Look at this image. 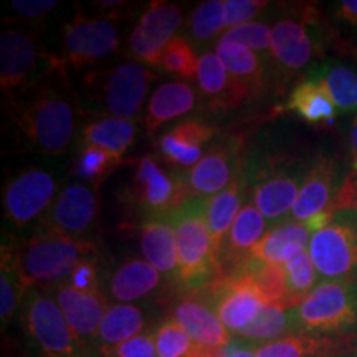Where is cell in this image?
<instances>
[{"instance_id":"12","label":"cell","mask_w":357,"mask_h":357,"mask_svg":"<svg viewBox=\"0 0 357 357\" xmlns=\"http://www.w3.org/2000/svg\"><path fill=\"white\" fill-rule=\"evenodd\" d=\"M121 50V35L114 20L77 13L63 26L60 60L70 73L96 68Z\"/></svg>"},{"instance_id":"41","label":"cell","mask_w":357,"mask_h":357,"mask_svg":"<svg viewBox=\"0 0 357 357\" xmlns=\"http://www.w3.org/2000/svg\"><path fill=\"white\" fill-rule=\"evenodd\" d=\"M199 58L192 43L182 35H176L169 42L166 52H164L160 70L169 75L181 78L182 82H189L197 77Z\"/></svg>"},{"instance_id":"20","label":"cell","mask_w":357,"mask_h":357,"mask_svg":"<svg viewBox=\"0 0 357 357\" xmlns=\"http://www.w3.org/2000/svg\"><path fill=\"white\" fill-rule=\"evenodd\" d=\"M169 316H172L192 341L204 349L223 351L234 337L202 291L181 294L174 301Z\"/></svg>"},{"instance_id":"40","label":"cell","mask_w":357,"mask_h":357,"mask_svg":"<svg viewBox=\"0 0 357 357\" xmlns=\"http://www.w3.org/2000/svg\"><path fill=\"white\" fill-rule=\"evenodd\" d=\"M154 341L158 357H190L197 349V344L189 334L169 314L160 318L154 326Z\"/></svg>"},{"instance_id":"38","label":"cell","mask_w":357,"mask_h":357,"mask_svg":"<svg viewBox=\"0 0 357 357\" xmlns=\"http://www.w3.org/2000/svg\"><path fill=\"white\" fill-rule=\"evenodd\" d=\"M284 281H287L288 307L298 306L321 283L318 271L312 263L307 248L301 250L283 265Z\"/></svg>"},{"instance_id":"23","label":"cell","mask_w":357,"mask_h":357,"mask_svg":"<svg viewBox=\"0 0 357 357\" xmlns=\"http://www.w3.org/2000/svg\"><path fill=\"white\" fill-rule=\"evenodd\" d=\"M215 134L217 129L204 119H184L160 136L159 153L171 166L194 167L204 158V146L213 141Z\"/></svg>"},{"instance_id":"8","label":"cell","mask_w":357,"mask_h":357,"mask_svg":"<svg viewBox=\"0 0 357 357\" xmlns=\"http://www.w3.org/2000/svg\"><path fill=\"white\" fill-rule=\"evenodd\" d=\"M19 321L30 357H86L50 289H29Z\"/></svg>"},{"instance_id":"6","label":"cell","mask_w":357,"mask_h":357,"mask_svg":"<svg viewBox=\"0 0 357 357\" xmlns=\"http://www.w3.org/2000/svg\"><path fill=\"white\" fill-rule=\"evenodd\" d=\"M289 311L294 334L357 339V278L321 281Z\"/></svg>"},{"instance_id":"27","label":"cell","mask_w":357,"mask_h":357,"mask_svg":"<svg viewBox=\"0 0 357 357\" xmlns=\"http://www.w3.org/2000/svg\"><path fill=\"white\" fill-rule=\"evenodd\" d=\"M149 326V310L144 305H109L98 333L93 357H101L121 342L146 333Z\"/></svg>"},{"instance_id":"10","label":"cell","mask_w":357,"mask_h":357,"mask_svg":"<svg viewBox=\"0 0 357 357\" xmlns=\"http://www.w3.org/2000/svg\"><path fill=\"white\" fill-rule=\"evenodd\" d=\"M61 176L58 167L29 166L19 169L3 184V218L20 230L42 220L60 194Z\"/></svg>"},{"instance_id":"50","label":"cell","mask_w":357,"mask_h":357,"mask_svg":"<svg viewBox=\"0 0 357 357\" xmlns=\"http://www.w3.org/2000/svg\"><path fill=\"white\" fill-rule=\"evenodd\" d=\"M190 357H225L223 356V351H212V349H204V347H199L192 352Z\"/></svg>"},{"instance_id":"17","label":"cell","mask_w":357,"mask_h":357,"mask_svg":"<svg viewBox=\"0 0 357 357\" xmlns=\"http://www.w3.org/2000/svg\"><path fill=\"white\" fill-rule=\"evenodd\" d=\"M245 153L242 141L223 137L208 146L204 158L185 174L187 187L192 197H212L225 190L245 171Z\"/></svg>"},{"instance_id":"24","label":"cell","mask_w":357,"mask_h":357,"mask_svg":"<svg viewBox=\"0 0 357 357\" xmlns=\"http://www.w3.org/2000/svg\"><path fill=\"white\" fill-rule=\"evenodd\" d=\"M164 276L155 268L141 258H132L119 265L109 275L106 291L118 305H132L144 301L162 288Z\"/></svg>"},{"instance_id":"25","label":"cell","mask_w":357,"mask_h":357,"mask_svg":"<svg viewBox=\"0 0 357 357\" xmlns=\"http://www.w3.org/2000/svg\"><path fill=\"white\" fill-rule=\"evenodd\" d=\"M141 250L146 261L177 289L178 255L176 231L167 218H149L139 225Z\"/></svg>"},{"instance_id":"2","label":"cell","mask_w":357,"mask_h":357,"mask_svg":"<svg viewBox=\"0 0 357 357\" xmlns=\"http://www.w3.org/2000/svg\"><path fill=\"white\" fill-rule=\"evenodd\" d=\"M154 79L151 66L124 60L83 71L75 88L84 114L136 121Z\"/></svg>"},{"instance_id":"34","label":"cell","mask_w":357,"mask_h":357,"mask_svg":"<svg viewBox=\"0 0 357 357\" xmlns=\"http://www.w3.org/2000/svg\"><path fill=\"white\" fill-rule=\"evenodd\" d=\"M306 78L323 84L337 113L357 114V71L354 68L336 61H324L307 71Z\"/></svg>"},{"instance_id":"48","label":"cell","mask_w":357,"mask_h":357,"mask_svg":"<svg viewBox=\"0 0 357 357\" xmlns=\"http://www.w3.org/2000/svg\"><path fill=\"white\" fill-rule=\"evenodd\" d=\"M225 357H255V346L243 339L231 337V342L223 349Z\"/></svg>"},{"instance_id":"49","label":"cell","mask_w":357,"mask_h":357,"mask_svg":"<svg viewBox=\"0 0 357 357\" xmlns=\"http://www.w3.org/2000/svg\"><path fill=\"white\" fill-rule=\"evenodd\" d=\"M349 146H351V164L352 172L357 176V114L352 119V126L349 132Z\"/></svg>"},{"instance_id":"26","label":"cell","mask_w":357,"mask_h":357,"mask_svg":"<svg viewBox=\"0 0 357 357\" xmlns=\"http://www.w3.org/2000/svg\"><path fill=\"white\" fill-rule=\"evenodd\" d=\"M199 95L189 83L167 82L162 83L151 95L144 114L146 132L154 134L164 124L192 113L197 106Z\"/></svg>"},{"instance_id":"7","label":"cell","mask_w":357,"mask_h":357,"mask_svg":"<svg viewBox=\"0 0 357 357\" xmlns=\"http://www.w3.org/2000/svg\"><path fill=\"white\" fill-rule=\"evenodd\" d=\"M65 68L35 37L20 29H8L0 37V89L6 102L15 101Z\"/></svg>"},{"instance_id":"29","label":"cell","mask_w":357,"mask_h":357,"mask_svg":"<svg viewBox=\"0 0 357 357\" xmlns=\"http://www.w3.org/2000/svg\"><path fill=\"white\" fill-rule=\"evenodd\" d=\"M314 234L310 222H283L271 227L261 242L250 253V258L268 265H284L301 250L307 248L311 235Z\"/></svg>"},{"instance_id":"28","label":"cell","mask_w":357,"mask_h":357,"mask_svg":"<svg viewBox=\"0 0 357 357\" xmlns=\"http://www.w3.org/2000/svg\"><path fill=\"white\" fill-rule=\"evenodd\" d=\"M357 351V339L289 334L255 346V357H333Z\"/></svg>"},{"instance_id":"43","label":"cell","mask_w":357,"mask_h":357,"mask_svg":"<svg viewBox=\"0 0 357 357\" xmlns=\"http://www.w3.org/2000/svg\"><path fill=\"white\" fill-rule=\"evenodd\" d=\"M68 287L79 289V291H105L102 288V271H101V258H88V260L79 261L77 268L71 271L68 280L65 281Z\"/></svg>"},{"instance_id":"46","label":"cell","mask_w":357,"mask_h":357,"mask_svg":"<svg viewBox=\"0 0 357 357\" xmlns=\"http://www.w3.org/2000/svg\"><path fill=\"white\" fill-rule=\"evenodd\" d=\"M12 10L24 22H42L58 7L56 0H13Z\"/></svg>"},{"instance_id":"16","label":"cell","mask_w":357,"mask_h":357,"mask_svg":"<svg viewBox=\"0 0 357 357\" xmlns=\"http://www.w3.org/2000/svg\"><path fill=\"white\" fill-rule=\"evenodd\" d=\"M182 24H184V12L176 3H149L129 33V53L139 63L160 68L164 52Z\"/></svg>"},{"instance_id":"47","label":"cell","mask_w":357,"mask_h":357,"mask_svg":"<svg viewBox=\"0 0 357 357\" xmlns=\"http://www.w3.org/2000/svg\"><path fill=\"white\" fill-rule=\"evenodd\" d=\"M334 17L339 22L357 26V0H341L334 3Z\"/></svg>"},{"instance_id":"35","label":"cell","mask_w":357,"mask_h":357,"mask_svg":"<svg viewBox=\"0 0 357 357\" xmlns=\"http://www.w3.org/2000/svg\"><path fill=\"white\" fill-rule=\"evenodd\" d=\"M136 141V121L121 118H96L84 123L79 132L82 144H93L123 155Z\"/></svg>"},{"instance_id":"33","label":"cell","mask_w":357,"mask_h":357,"mask_svg":"<svg viewBox=\"0 0 357 357\" xmlns=\"http://www.w3.org/2000/svg\"><path fill=\"white\" fill-rule=\"evenodd\" d=\"M284 109L298 114L312 126H331L337 116L336 106L326 88L311 78L301 79L291 89Z\"/></svg>"},{"instance_id":"51","label":"cell","mask_w":357,"mask_h":357,"mask_svg":"<svg viewBox=\"0 0 357 357\" xmlns=\"http://www.w3.org/2000/svg\"><path fill=\"white\" fill-rule=\"evenodd\" d=\"M333 357H357V351H356V352H347V354H339V356H333Z\"/></svg>"},{"instance_id":"14","label":"cell","mask_w":357,"mask_h":357,"mask_svg":"<svg viewBox=\"0 0 357 357\" xmlns=\"http://www.w3.org/2000/svg\"><path fill=\"white\" fill-rule=\"evenodd\" d=\"M200 291L234 337L247 329L263 307L270 305L257 281L247 271L217 276L207 288Z\"/></svg>"},{"instance_id":"31","label":"cell","mask_w":357,"mask_h":357,"mask_svg":"<svg viewBox=\"0 0 357 357\" xmlns=\"http://www.w3.org/2000/svg\"><path fill=\"white\" fill-rule=\"evenodd\" d=\"M215 55L229 70L231 77L247 84L253 96L260 98L271 83V70L255 52L242 45L230 42H217Z\"/></svg>"},{"instance_id":"52","label":"cell","mask_w":357,"mask_h":357,"mask_svg":"<svg viewBox=\"0 0 357 357\" xmlns=\"http://www.w3.org/2000/svg\"><path fill=\"white\" fill-rule=\"evenodd\" d=\"M354 174V172H352ZM349 211H354V212H357V195H356V199H354V202H352V205H351V208Z\"/></svg>"},{"instance_id":"21","label":"cell","mask_w":357,"mask_h":357,"mask_svg":"<svg viewBox=\"0 0 357 357\" xmlns=\"http://www.w3.org/2000/svg\"><path fill=\"white\" fill-rule=\"evenodd\" d=\"M197 86L202 101L212 113L227 114L245 102L255 100L247 84L231 77L213 52H205L199 58Z\"/></svg>"},{"instance_id":"39","label":"cell","mask_w":357,"mask_h":357,"mask_svg":"<svg viewBox=\"0 0 357 357\" xmlns=\"http://www.w3.org/2000/svg\"><path fill=\"white\" fill-rule=\"evenodd\" d=\"M218 42H230L247 47L248 50L260 53V58L265 61L270 70H275L273 55H271V29L263 22H250V24L235 26L220 35Z\"/></svg>"},{"instance_id":"22","label":"cell","mask_w":357,"mask_h":357,"mask_svg":"<svg viewBox=\"0 0 357 357\" xmlns=\"http://www.w3.org/2000/svg\"><path fill=\"white\" fill-rule=\"evenodd\" d=\"M266 235V218L255 207V204L248 202L236 215L230 234L223 242V247L218 252V275L229 276L238 273L250 258L252 250L261 242Z\"/></svg>"},{"instance_id":"5","label":"cell","mask_w":357,"mask_h":357,"mask_svg":"<svg viewBox=\"0 0 357 357\" xmlns=\"http://www.w3.org/2000/svg\"><path fill=\"white\" fill-rule=\"evenodd\" d=\"M176 231L178 255L177 293L187 294L207 288L218 275L215 248L205 218V199H187L167 217Z\"/></svg>"},{"instance_id":"9","label":"cell","mask_w":357,"mask_h":357,"mask_svg":"<svg viewBox=\"0 0 357 357\" xmlns=\"http://www.w3.org/2000/svg\"><path fill=\"white\" fill-rule=\"evenodd\" d=\"M296 17H283L271 26V55L278 75H294L323 55L329 42L318 8L296 7Z\"/></svg>"},{"instance_id":"1","label":"cell","mask_w":357,"mask_h":357,"mask_svg":"<svg viewBox=\"0 0 357 357\" xmlns=\"http://www.w3.org/2000/svg\"><path fill=\"white\" fill-rule=\"evenodd\" d=\"M13 141L24 153L65 155L82 132L84 111L70 71L58 70L19 100L6 102Z\"/></svg>"},{"instance_id":"19","label":"cell","mask_w":357,"mask_h":357,"mask_svg":"<svg viewBox=\"0 0 357 357\" xmlns=\"http://www.w3.org/2000/svg\"><path fill=\"white\" fill-rule=\"evenodd\" d=\"M344 178L334 158L318 155L312 159L288 222H310L323 213H334L333 204Z\"/></svg>"},{"instance_id":"42","label":"cell","mask_w":357,"mask_h":357,"mask_svg":"<svg viewBox=\"0 0 357 357\" xmlns=\"http://www.w3.org/2000/svg\"><path fill=\"white\" fill-rule=\"evenodd\" d=\"M225 15H223V0H207L199 3L189 19V35L195 42H207L218 33H225Z\"/></svg>"},{"instance_id":"36","label":"cell","mask_w":357,"mask_h":357,"mask_svg":"<svg viewBox=\"0 0 357 357\" xmlns=\"http://www.w3.org/2000/svg\"><path fill=\"white\" fill-rule=\"evenodd\" d=\"M289 334H294L291 311L278 305H266L255 321L235 337L243 339L253 346H260Z\"/></svg>"},{"instance_id":"15","label":"cell","mask_w":357,"mask_h":357,"mask_svg":"<svg viewBox=\"0 0 357 357\" xmlns=\"http://www.w3.org/2000/svg\"><path fill=\"white\" fill-rule=\"evenodd\" d=\"M100 187L73 181L60 194L38 222L37 231H52L73 238H86L100 217Z\"/></svg>"},{"instance_id":"13","label":"cell","mask_w":357,"mask_h":357,"mask_svg":"<svg viewBox=\"0 0 357 357\" xmlns=\"http://www.w3.org/2000/svg\"><path fill=\"white\" fill-rule=\"evenodd\" d=\"M307 252L321 281L357 278V212H334L331 222L311 235Z\"/></svg>"},{"instance_id":"45","label":"cell","mask_w":357,"mask_h":357,"mask_svg":"<svg viewBox=\"0 0 357 357\" xmlns=\"http://www.w3.org/2000/svg\"><path fill=\"white\" fill-rule=\"evenodd\" d=\"M101 357H158L154 341V328L121 342Z\"/></svg>"},{"instance_id":"18","label":"cell","mask_w":357,"mask_h":357,"mask_svg":"<svg viewBox=\"0 0 357 357\" xmlns=\"http://www.w3.org/2000/svg\"><path fill=\"white\" fill-rule=\"evenodd\" d=\"M50 291L71 331L77 336L84 356L93 357L100 326L109 307L108 294L105 291H79L65 283L52 288Z\"/></svg>"},{"instance_id":"30","label":"cell","mask_w":357,"mask_h":357,"mask_svg":"<svg viewBox=\"0 0 357 357\" xmlns=\"http://www.w3.org/2000/svg\"><path fill=\"white\" fill-rule=\"evenodd\" d=\"M250 190L248 181L245 177V171L236 181L227 187L225 190L218 192L205 200V218H207L208 230L215 248V255L218 257L223 247V242L230 234L231 225H234L236 215L243 208V200Z\"/></svg>"},{"instance_id":"4","label":"cell","mask_w":357,"mask_h":357,"mask_svg":"<svg viewBox=\"0 0 357 357\" xmlns=\"http://www.w3.org/2000/svg\"><path fill=\"white\" fill-rule=\"evenodd\" d=\"M311 162L276 153H253L245 162L252 202L271 225L289 217Z\"/></svg>"},{"instance_id":"37","label":"cell","mask_w":357,"mask_h":357,"mask_svg":"<svg viewBox=\"0 0 357 357\" xmlns=\"http://www.w3.org/2000/svg\"><path fill=\"white\" fill-rule=\"evenodd\" d=\"M123 166L121 155L93 144H82L75 160L73 174L84 184L100 187L116 169Z\"/></svg>"},{"instance_id":"44","label":"cell","mask_w":357,"mask_h":357,"mask_svg":"<svg viewBox=\"0 0 357 357\" xmlns=\"http://www.w3.org/2000/svg\"><path fill=\"white\" fill-rule=\"evenodd\" d=\"M270 6L261 0H223V15H225L227 30L250 24L258 13Z\"/></svg>"},{"instance_id":"32","label":"cell","mask_w":357,"mask_h":357,"mask_svg":"<svg viewBox=\"0 0 357 357\" xmlns=\"http://www.w3.org/2000/svg\"><path fill=\"white\" fill-rule=\"evenodd\" d=\"M17 242L12 235H3L0 248V319L2 329L12 324L20 312L26 288L17 263Z\"/></svg>"},{"instance_id":"11","label":"cell","mask_w":357,"mask_h":357,"mask_svg":"<svg viewBox=\"0 0 357 357\" xmlns=\"http://www.w3.org/2000/svg\"><path fill=\"white\" fill-rule=\"evenodd\" d=\"M190 197L184 174L166 172L151 155L139 159L126 190L128 207L139 213L141 222L167 218Z\"/></svg>"},{"instance_id":"3","label":"cell","mask_w":357,"mask_h":357,"mask_svg":"<svg viewBox=\"0 0 357 357\" xmlns=\"http://www.w3.org/2000/svg\"><path fill=\"white\" fill-rule=\"evenodd\" d=\"M95 257H100V250L89 238L37 231L25 242H17V263L26 291L65 283L79 261Z\"/></svg>"}]
</instances>
